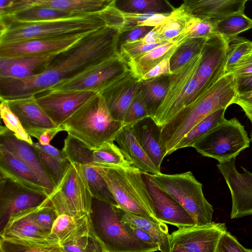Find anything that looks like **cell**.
<instances>
[{
  "instance_id": "6da1fadb",
  "label": "cell",
  "mask_w": 252,
  "mask_h": 252,
  "mask_svg": "<svg viewBox=\"0 0 252 252\" xmlns=\"http://www.w3.org/2000/svg\"><path fill=\"white\" fill-rule=\"evenodd\" d=\"M122 27L108 26L91 32L56 54L41 74L27 78L0 77V98L11 100L47 92L118 53Z\"/></svg>"
},
{
  "instance_id": "7a4b0ae2",
  "label": "cell",
  "mask_w": 252,
  "mask_h": 252,
  "mask_svg": "<svg viewBox=\"0 0 252 252\" xmlns=\"http://www.w3.org/2000/svg\"><path fill=\"white\" fill-rule=\"evenodd\" d=\"M237 94L235 75L224 74L209 88L197 93L169 122L160 128V143L169 155L184 136L196 125L214 112L234 103Z\"/></svg>"
},
{
  "instance_id": "3957f363",
  "label": "cell",
  "mask_w": 252,
  "mask_h": 252,
  "mask_svg": "<svg viewBox=\"0 0 252 252\" xmlns=\"http://www.w3.org/2000/svg\"><path fill=\"white\" fill-rule=\"evenodd\" d=\"M123 14L112 4L101 10L48 22L26 24L0 22V44L42 38L73 35L108 26L122 27Z\"/></svg>"
},
{
  "instance_id": "277c9868",
  "label": "cell",
  "mask_w": 252,
  "mask_h": 252,
  "mask_svg": "<svg viewBox=\"0 0 252 252\" xmlns=\"http://www.w3.org/2000/svg\"><path fill=\"white\" fill-rule=\"evenodd\" d=\"M64 131L92 149L114 142L123 126L122 121L110 114L104 99L97 93L71 115L62 125Z\"/></svg>"
},
{
  "instance_id": "5b68a950",
  "label": "cell",
  "mask_w": 252,
  "mask_h": 252,
  "mask_svg": "<svg viewBox=\"0 0 252 252\" xmlns=\"http://www.w3.org/2000/svg\"><path fill=\"white\" fill-rule=\"evenodd\" d=\"M94 165L105 180L119 207L150 220L161 222L155 215L142 171L133 165L127 167Z\"/></svg>"
},
{
  "instance_id": "8992f818",
  "label": "cell",
  "mask_w": 252,
  "mask_h": 252,
  "mask_svg": "<svg viewBox=\"0 0 252 252\" xmlns=\"http://www.w3.org/2000/svg\"><path fill=\"white\" fill-rule=\"evenodd\" d=\"M92 228L104 252H153L158 246L137 239L120 219L117 205L93 197Z\"/></svg>"
},
{
  "instance_id": "52a82bcc",
  "label": "cell",
  "mask_w": 252,
  "mask_h": 252,
  "mask_svg": "<svg viewBox=\"0 0 252 252\" xmlns=\"http://www.w3.org/2000/svg\"><path fill=\"white\" fill-rule=\"evenodd\" d=\"M149 175L159 187L171 195L187 211L196 225H206L213 221V207L204 195L202 184L191 172Z\"/></svg>"
},
{
  "instance_id": "ba28073f",
  "label": "cell",
  "mask_w": 252,
  "mask_h": 252,
  "mask_svg": "<svg viewBox=\"0 0 252 252\" xmlns=\"http://www.w3.org/2000/svg\"><path fill=\"white\" fill-rule=\"evenodd\" d=\"M201 53L170 74L166 94L158 109L150 117L158 127H162L169 122L199 91L196 73Z\"/></svg>"
},
{
  "instance_id": "9c48e42d",
  "label": "cell",
  "mask_w": 252,
  "mask_h": 252,
  "mask_svg": "<svg viewBox=\"0 0 252 252\" xmlns=\"http://www.w3.org/2000/svg\"><path fill=\"white\" fill-rule=\"evenodd\" d=\"M93 196L80 164L70 163L58 185L47 199L58 216H82L91 214Z\"/></svg>"
},
{
  "instance_id": "30bf717a",
  "label": "cell",
  "mask_w": 252,
  "mask_h": 252,
  "mask_svg": "<svg viewBox=\"0 0 252 252\" xmlns=\"http://www.w3.org/2000/svg\"><path fill=\"white\" fill-rule=\"evenodd\" d=\"M245 127L235 118L224 119L196 142L193 147L201 155L219 163L229 161L250 147Z\"/></svg>"
},
{
  "instance_id": "8fae6325",
  "label": "cell",
  "mask_w": 252,
  "mask_h": 252,
  "mask_svg": "<svg viewBox=\"0 0 252 252\" xmlns=\"http://www.w3.org/2000/svg\"><path fill=\"white\" fill-rule=\"evenodd\" d=\"M130 71L128 62L119 53L76 77L57 84L48 91H92L101 93Z\"/></svg>"
},
{
  "instance_id": "7c38bea8",
  "label": "cell",
  "mask_w": 252,
  "mask_h": 252,
  "mask_svg": "<svg viewBox=\"0 0 252 252\" xmlns=\"http://www.w3.org/2000/svg\"><path fill=\"white\" fill-rule=\"evenodd\" d=\"M227 231L224 223L183 226L169 236L170 252H215L220 236Z\"/></svg>"
},
{
  "instance_id": "4fadbf2b",
  "label": "cell",
  "mask_w": 252,
  "mask_h": 252,
  "mask_svg": "<svg viewBox=\"0 0 252 252\" xmlns=\"http://www.w3.org/2000/svg\"><path fill=\"white\" fill-rule=\"evenodd\" d=\"M0 230L9 218L22 211L40 205L48 194L31 189L8 178L0 177Z\"/></svg>"
},
{
  "instance_id": "5bb4252c",
  "label": "cell",
  "mask_w": 252,
  "mask_h": 252,
  "mask_svg": "<svg viewBox=\"0 0 252 252\" xmlns=\"http://www.w3.org/2000/svg\"><path fill=\"white\" fill-rule=\"evenodd\" d=\"M235 159L217 164L230 191L231 219L252 215V173L242 166L243 172H238Z\"/></svg>"
},
{
  "instance_id": "9a60e30c",
  "label": "cell",
  "mask_w": 252,
  "mask_h": 252,
  "mask_svg": "<svg viewBox=\"0 0 252 252\" xmlns=\"http://www.w3.org/2000/svg\"><path fill=\"white\" fill-rule=\"evenodd\" d=\"M227 50L228 41L221 35L206 39L196 73L199 90L211 86L225 74Z\"/></svg>"
},
{
  "instance_id": "2e32d148",
  "label": "cell",
  "mask_w": 252,
  "mask_h": 252,
  "mask_svg": "<svg viewBox=\"0 0 252 252\" xmlns=\"http://www.w3.org/2000/svg\"><path fill=\"white\" fill-rule=\"evenodd\" d=\"M93 32L0 44V58H16L58 53L73 45Z\"/></svg>"
},
{
  "instance_id": "e0dca14e",
  "label": "cell",
  "mask_w": 252,
  "mask_h": 252,
  "mask_svg": "<svg viewBox=\"0 0 252 252\" xmlns=\"http://www.w3.org/2000/svg\"><path fill=\"white\" fill-rule=\"evenodd\" d=\"M97 93L92 91H48L36 97L39 106L52 122L61 126L78 109Z\"/></svg>"
},
{
  "instance_id": "ac0fdd59",
  "label": "cell",
  "mask_w": 252,
  "mask_h": 252,
  "mask_svg": "<svg viewBox=\"0 0 252 252\" xmlns=\"http://www.w3.org/2000/svg\"><path fill=\"white\" fill-rule=\"evenodd\" d=\"M142 175L153 201L155 215L159 221L177 228L195 225L187 211L171 195L159 187L149 173L142 172Z\"/></svg>"
},
{
  "instance_id": "d6986e66",
  "label": "cell",
  "mask_w": 252,
  "mask_h": 252,
  "mask_svg": "<svg viewBox=\"0 0 252 252\" xmlns=\"http://www.w3.org/2000/svg\"><path fill=\"white\" fill-rule=\"evenodd\" d=\"M0 146L29 166L41 180L48 194L52 191L54 186L42 164L33 144L18 138L5 126H1Z\"/></svg>"
},
{
  "instance_id": "ffe728a7",
  "label": "cell",
  "mask_w": 252,
  "mask_h": 252,
  "mask_svg": "<svg viewBox=\"0 0 252 252\" xmlns=\"http://www.w3.org/2000/svg\"><path fill=\"white\" fill-rule=\"evenodd\" d=\"M4 100L31 136L38 139L47 129L58 126L37 103L35 95Z\"/></svg>"
},
{
  "instance_id": "44dd1931",
  "label": "cell",
  "mask_w": 252,
  "mask_h": 252,
  "mask_svg": "<svg viewBox=\"0 0 252 252\" xmlns=\"http://www.w3.org/2000/svg\"><path fill=\"white\" fill-rule=\"evenodd\" d=\"M139 84V79L130 70L100 93L115 119L123 121Z\"/></svg>"
},
{
  "instance_id": "7402d4cb",
  "label": "cell",
  "mask_w": 252,
  "mask_h": 252,
  "mask_svg": "<svg viewBox=\"0 0 252 252\" xmlns=\"http://www.w3.org/2000/svg\"><path fill=\"white\" fill-rule=\"evenodd\" d=\"M114 0H13L0 10V15L31 7H47L74 13L98 11L114 3Z\"/></svg>"
},
{
  "instance_id": "603a6c76",
  "label": "cell",
  "mask_w": 252,
  "mask_h": 252,
  "mask_svg": "<svg viewBox=\"0 0 252 252\" xmlns=\"http://www.w3.org/2000/svg\"><path fill=\"white\" fill-rule=\"evenodd\" d=\"M250 0H184L180 6L188 15L216 20L226 16L244 11Z\"/></svg>"
},
{
  "instance_id": "cb8c5ba5",
  "label": "cell",
  "mask_w": 252,
  "mask_h": 252,
  "mask_svg": "<svg viewBox=\"0 0 252 252\" xmlns=\"http://www.w3.org/2000/svg\"><path fill=\"white\" fill-rule=\"evenodd\" d=\"M0 176L8 178L31 189L48 194L44 184L31 168L0 146Z\"/></svg>"
},
{
  "instance_id": "d4e9b609",
  "label": "cell",
  "mask_w": 252,
  "mask_h": 252,
  "mask_svg": "<svg viewBox=\"0 0 252 252\" xmlns=\"http://www.w3.org/2000/svg\"><path fill=\"white\" fill-rule=\"evenodd\" d=\"M57 54L0 58V77L22 79L40 75Z\"/></svg>"
},
{
  "instance_id": "484cf974",
  "label": "cell",
  "mask_w": 252,
  "mask_h": 252,
  "mask_svg": "<svg viewBox=\"0 0 252 252\" xmlns=\"http://www.w3.org/2000/svg\"><path fill=\"white\" fill-rule=\"evenodd\" d=\"M118 143L125 158L141 171L151 174L160 173L144 151L135 136L133 125H125L117 134Z\"/></svg>"
},
{
  "instance_id": "4316f807",
  "label": "cell",
  "mask_w": 252,
  "mask_h": 252,
  "mask_svg": "<svg viewBox=\"0 0 252 252\" xmlns=\"http://www.w3.org/2000/svg\"><path fill=\"white\" fill-rule=\"evenodd\" d=\"M0 252H63L58 238L51 233L46 237L0 238Z\"/></svg>"
},
{
  "instance_id": "83f0119b",
  "label": "cell",
  "mask_w": 252,
  "mask_h": 252,
  "mask_svg": "<svg viewBox=\"0 0 252 252\" xmlns=\"http://www.w3.org/2000/svg\"><path fill=\"white\" fill-rule=\"evenodd\" d=\"M92 229L91 214L82 216L61 214L55 220L51 233L58 238L60 245L63 246Z\"/></svg>"
},
{
  "instance_id": "f1b7e54d",
  "label": "cell",
  "mask_w": 252,
  "mask_h": 252,
  "mask_svg": "<svg viewBox=\"0 0 252 252\" xmlns=\"http://www.w3.org/2000/svg\"><path fill=\"white\" fill-rule=\"evenodd\" d=\"M36 208L26 209L11 216L5 226L0 230V237L20 238L50 236L51 233L43 232L33 218V213Z\"/></svg>"
},
{
  "instance_id": "f546056e",
  "label": "cell",
  "mask_w": 252,
  "mask_h": 252,
  "mask_svg": "<svg viewBox=\"0 0 252 252\" xmlns=\"http://www.w3.org/2000/svg\"><path fill=\"white\" fill-rule=\"evenodd\" d=\"M135 136L140 145L156 166L160 170L165 157L160 143V128L153 120L144 124L143 120L133 125Z\"/></svg>"
},
{
  "instance_id": "4dcf8cb0",
  "label": "cell",
  "mask_w": 252,
  "mask_h": 252,
  "mask_svg": "<svg viewBox=\"0 0 252 252\" xmlns=\"http://www.w3.org/2000/svg\"><path fill=\"white\" fill-rule=\"evenodd\" d=\"M40 161L52 181L54 188L62 180L70 162L62 150L49 144L33 143Z\"/></svg>"
},
{
  "instance_id": "1f68e13d",
  "label": "cell",
  "mask_w": 252,
  "mask_h": 252,
  "mask_svg": "<svg viewBox=\"0 0 252 252\" xmlns=\"http://www.w3.org/2000/svg\"><path fill=\"white\" fill-rule=\"evenodd\" d=\"M177 45L169 41L128 61L131 73L139 79L163 60L170 58Z\"/></svg>"
},
{
  "instance_id": "d6a6232c",
  "label": "cell",
  "mask_w": 252,
  "mask_h": 252,
  "mask_svg": "<svg viewBox=\"0 0 252 252\" xmlns=\"http://www.w3.org/2000/svg\"><path fill=\"white\" fill-rule=\"evenodd\" d=\"M119 217L125 223L133 224L149 233L158 244L159 251L170 252V234L163 222H157L130 213L117 205Z\"/></svg>"
},
{
  "instance_id": "836d02e7",
  "label": "cell",
  "mask_w": 252,
  "mask_h": 252,
  "mask_svg": "<svg viewBox=\"0 0 252 252\" xmlns=\"http://www.w3.org/2000/svg\"><path fill=\"white\" fill-rule=\"evenodd\" d=\"M114 6L124 14L170 15L176 9L168 0H114Z\"/></svg>"
},
{
  "instance_id": "e575fe53",
  "label": "cell",
  "mask_w": 252,
  "mask_h": 252,
  "mask_svg": "<svg viewBox=\"0 0 252 252\" xmlns=\"http://www.w3.org/2000/svg\"><path fill=\"white\" fill-rule=\"evenodd\" d=\"M212 21L214 33L221 35L227 41L252 28V19L246 16L244 11L236 12Z\"/></svg>"
},
{
  "instance_id": "d590c367",
  "label": "cell",
  "mask_w": 252,
  "mask_h": 252,
  "mask_svg": "<svg viewBox=\"0 0 252 252\" xmlns=\"http://www.w3.org/2000/svg\"><path fill=\"white\" fill-rule=\"evenodd\" d=\"M139 81L150 117L166 94L170 82V74Z\"/></svg>"
},
{
  "instance_id": "8d00e7d4",
  "label": "cell",
  "mask_w": 252,
  "mask_h": 252,
  "mask_svg": "<svg viewBox=\"0 0 252 252\" xmlns=\"http://www.w3.org/2000/svg\"><path fill=\"white\" fill-rule=\"evenodd\" d=\"M188 16L180 6L176 8L163 23L153 29L158 40L173 42L184 32Z\"/></svg>"
},
{
  "instance_id": "74e56055",
  "label": "cell",
  "mask_w": 252,
  "mask_h": 252,
  "mask_svg": "<svg viewBox=\"0 0 252 252\" xmlns=\"http://www.w3.org/2000/svg\"><path fill=\"white\" fill-rule=\"evenodd\" d=\"M226 108L220 109L211 113L190 130L182 138L175 148L178 149L192 147L214 127L225 118L224 114Z\"/></svg>"
},
{
  "instance_id": "f35d334b",
  "label": "cell",
  "mask_w": 252,
  "mask_h": 252,
  "mask_svg": "<svg viewBox=\"0 0 252 252\" xmlns=\"http://www.w3.org/2000/svg\"><path fill=\"white\" fill-rule=\"evenodd\" d=\"M207 38H189L180 43L170 58V66L172 73L199 55L201 53Z\"/></svg>"
},
{
  "instance_id": "ab89813d",
  "label": "cell",
  "mask_w": 252,
  "mask_h": 252,
  "mask_svg": "<svg viewBox=\"0 0 252 252\" xmlns=\"http://www.w3.org/2000/svg\"><path fill=\"white\" fill-rule=\"evenodd\" d=\"M93 197L100 200L117 205L107 183L97 171L95 166L92 164L81 165Z\"/></svg>"
},
{
  "instance_id": "60d3db41",
  "label": "cell",
  "mask_w": 252,
  "mask_h": 252,
  "mask_svg": "<svg viewBox=\"0 0 252 252\" xmlns=\"http://www.w3.org/2000/svg\"><path fill=\"white\" fill-rule=\"evenodd\" d=\"M62 151L70 163L94 164L93 149L69 134L64 140Z\"/></svg>"
},
{
  "instance_id": "b9f144b4",
  "label": "cell",
  "mask_w": 252,
  "mask_h": 252,
  "mask_svg": "<svg viewBox=\"0 0 252 252\" xmlns=\"http://www.w3.org/2000/svg\"><path fill=\"white\" fill-rule=\"evenodd\" d=\"M93 165L127 167L132 164L127 161L120 149L114 142L106 143L93 150Z\"/></svg>"
},
{
  "instance_id": "7bdbcfd3",
  "label": "cell",
  "mask_w": 252,
  "mask_h": 252,
  "mask_svg": "<svg viewBox=\"0 0 252 252\" xmlns=\"http://www.w3.org/2000/svg\"><path fill=\"white\" fill-rule=\"evenodd\" d=\"M187 25L183 33L173 40L177 45L192 38H208L214 33L213 21L188 14Z\"/></svg>"
},
{
  "instance_id": "ee69618b",
  "label": "cell",
  "mask_w": 252,
  "mask_h": 252,
  "mask_svg": "<svg viewBox=\"0 0 252 252\" xmlns=\"http://www.w3.org/2000/svg\"><path fill=\"white\" fill-rule=\"evenodd\" d=\"M148 118H150L149 110L140 83L122 121L125 125H134Z\"/></svg>"
},
{
  "instance_id": "f6af8a7d",
  "label": "cell",
  "mask_w": 252,
  "mask_h": 252,
  "mask_svg": "<svg viewBox=\"0 0 252 252\" xmlns=\"http://www.w3.org/2000/svg\"><path fill=\"white\" fill-rule=\"evenodd\" d=\"M252 51V41L237 36L228 41V50L225 65V74L243 56Z\"/></svg>"
},
{
  "instance_id": "bcb514c9",
  "label": "cell",
  "mask_w": 252,
  "mask_h": 252,
  "mask_svg": "<svg viewBox=\"0 0 252 252\" xmlns=\"http://www.w3.org/2000/svg\"><path fill=\"white\" fill-rule=\"evenodd\" d=\"M0 114L5 126L12 131L17 137L32 144L31 136L23 127L18 117L10 109L6 102L0 99Z\"/></svg>"
},
{
  "instance_id": "7dc6e473",
  "label": "cell",
  "mask_w": 252,
  "mask_h": 252,
  "mask_svg": "<svg viewBox=\"0 0 252 252\" xmlns=\"http://www.w3.org/2000/svg\"><path fill=\"white\" fill-rule=\"evenodd\" d=\"M62 247L63 252H104L101 244L92 229Z\"/></svg>"
},
{
  "instance_id": "c3c4849f",
  "label": "cell",
  "mask_w": 252,
  "mask_h": 252,
  "mask_svg": "<svg viewBox=\"0 0 252 252\" xmlns=\"http://www.w3.org/2000/svg\"><path fill=\"white\" fill-rule=\"evenodd\" d=\"M58 216L55 208L47 198L35 208L33 213V218L37 225L47 234L51 233L54 223Z\"/></svg>"
},
{
  "instance_id": "681fc988",
  "label": "cell",
  "mask_w": 252,
  "mask_h": 252,
  "mask_svg": "<svg viewBox=\"0 0 252 252\" xmlns=\"http://www.w3.org/2000/svg\"><path fill=\"white\" fill-rule=\"evenodd\" d=\"M124 23L122 30L137 26L156 27L163 23L170 15L157 14H124Z\"/></svg>"
},
{
  "instance_id": "f907efd6",
  "label": "cell",
  "mask_w": 252,
  "mask_h": 252,
  "mask_svg": "<svg viewBox=\"0 0 252 252\" xmlns=\"http://www.w3.org/2000/svg\"><path fill=\"white\" fill-rule=\"evenodd\" d=\"M169 41L149 43L143 38L140 40L124 43L118 48L119 53L127 62L153 48Z\"/></svg>"
},
{
  "instance_id": "816d5d0a",
  "label": "cell",
  "mask_w": 252,
  "mask_h": 252,
  "mask_svg": "<svg viewBox=\"0 0 252 252\" xmlns=\"http://www.w3.org/2000/svg\"><path fill=\"white\" fill-rule=\"evenodd\" d=\"M215 252H252L243 246L229 232L226 231L220 237Z\"/></svg>"
},
{
  "instance_id": "f5cc1de1",
  "label": "cell",
  "mask_w": 252,
  "mask_h": 252,
  "mask_svg": "<svg viewBox=\"0 0 252 252\" xmlns=\"http://www.w3.org/2000/svg\"><path fill=\"white\" fill-rule=\"evenodd\" d=\"M155 27L137 26L122 30L118 39V48L122 44L144 38Z\"/></svg>"
},
{
  "instance_id": "db71d44e",
  "label": "cell",
  "mask_w": 252,
  "mask_h": 252,
  "mask_svg": "<svg viewBox=\"0 0 252 252\" xmlns=\"http://www.w3.org/2000/svg\"><path fill=\"white\" fill-rule=\"evenodd\" d=\"M229 72L232 73L235 76L252 74V54L243 56Z\"/></svg>"
},
{
  "instance_id": "11a10c76",
  "label": "cell",
  "mask_w": 252,
  "mask_h": 252,
  "mask_svg": "<svg viewBox=\"0 0 252 252\" xmlns=\"http://www.w3.org/2000/svg\"><path fill=\"white\" fill-rule=\"evenodd\" d=\"M170 58L163 60L145 74L139 81L158 77L172 74L170 66Z\"/></svg>"
},
{
  "instance_id": "9f6ffc18",
  "label": "cell",
  "mask_w": 252,
  "mask_h": 252,
  "mask_svg": "<svg viewBox=\"0 0 252 252\" xmlns=\"http://www.w3.org/2000/svg\"><path fill=\"white\" fill-rule=\"evenodd\" d=\"M234 103L241 107L252 124V91L237 94Z\"/></svg>"
},
{
  "instance_id": "6f0895ef",
  "label": "cell",
  "mask_w": 252,
  "mask_h": 252,
  "mask_svg": "<svg viewBox=\"0 0 252 252\" xmlns=\"http://www.w3.org/2000/svg\"><path fill=\"white\" fill-rule=\"evenodd\" d=\"M125 223L126 227L137 239L143 242L158 247L157 241L149 233L133 224L128 223Z\"/></svg>"
},
{
  "instance_id": "680465c9",
  "label": "cell",
  "mask_w": 252,
  "mask_h": 252,
  "mask_svg": "<svg viewBox=\"0 0 252 252\" xmlns=\"http://www.w3.org/2000/svg\"><path fill=\"white\" fill-rule=\"evenodd\" d=\"M237 94L252 91V74L235 76Z\"/></svg>"
},
{
  "instance_id": "91938a15",
  "label": "cell",
  "mask_w": 252,
  "mask_h": 252,
  "mask_svg": "<svg viewBox=\"0 0 252 252\" xmlns=\"http://www.w3.org/2000/svg\"><path fill=\"white\" fill-rule=\"evenodd\" d=\"M64 131L63 126L51 128L45 131L38 138V142L42 145L49 144L54 136L60 131Z\"/></svg>"
},
{
  "instance_id": "94428289",
  "label": "cell",
  "mask_w": 252,
  "mask_h": 252,
  "mask_svg": "<svg viewBox=\"0 0 252 252\" xmlns=\"http://www.w3.org/2000/svg\"><path fill=\"white\" fill-rule=\"evenodd\" d=\"M13 0H0V10H2L7 7Z\"/></svg>"
},
{
  "instance_id": "6125c7cd",
  "label": "cell",
  "mask_w": 252,
  "mask_h": 252,
  "mask_svg": "<svg viewBox=\"0 0 252 252\" xmlns=\"http://www.w3.org/2000/svg\"><path fill=\"white\" fill-rule=\"evenodd\" d=\"M250 140L252 142V130L251 131V135H250Z\"/></svg>"
},
{
  "instance_id": "be15d7a7",
  "label": "cell",
  "mask_w": 252,
  "mask_h": 252,
  "mask_svg": "<svg viewBox=\"0 0 252 252\" xmlns=\"http://www.w3.org/2000/svg\"><path fill=\"white\" fill-rule=\"evenodd\" d=\"M250 54H252V52H251V53Z\"/></svg>"
}]
</instances>
